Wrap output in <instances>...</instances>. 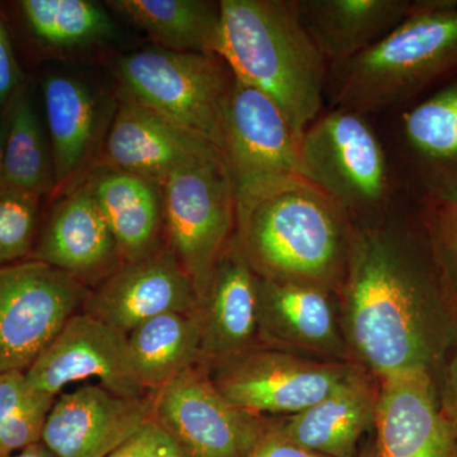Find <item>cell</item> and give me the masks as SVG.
<instances>
[{
  "label": "cell",
  "mask_w": 457,
  "mask_h": 457,
  "mask_svg": "<svg viewBox=\"0 0 457 457\" xmlns=\"http://www.w3.org/2000/svg\"><path fill=\"white\" fill-rule=\"evenodd\" d=\"M455 276L431 207L404 192L381 215L352 222L339 290L361 362L380 378L433 376L457 337Z\"/></svg>",
  "instance_id": "1"
},
{
  "label": "cell",
  "mask_w": 457,
  "mask_h": 457,
  "mask_svg": "<svg viewBox=\"0 0 457 457\" xmlns=\"http://www.w3.org/2000/svg\"><path fill=\"white\" fill-rule=\"evenodd\" d=\"M352 221L302 176L237 195L236 240L262 278L341 287Z\"/></svg>",
  "instance_id": "2"
},
{
  "label": "cell",
  "mask_w": 457,
  "mask_h": 457,
  "mask_svg": "<svg viewBox=\"0 0 457 457\" xmlns=\"http://www.w3.org/2000/svg\"><path fill=\"white\" fill-rule=\"evenodd\" d=\"M220 16L215 55L273 99L302 140L326 108L329 62L303 29L296 0H221Z\"/></svg>",
  "instance_id": "3"
},
{
  "label": "cell",
  "mask_w": 457,
  "mask_h": 457,
  "mask_svg": "<svg viewBox=\"0 0 457 457\" xmlns=\"http://www.w3.org/2000/svg\"><path fill=\"white\" fill-rule=\"evenodd\" d=\"M457 77V0H414L402 22L359 55L332 62L326 107L371 117L407 106Z\"/></svg>",
  "instance_id": "4"
},
{
  "label": "cell",
  "mask_w": 457,
  "mask_h": 457,
  "mask_svg": "<svg viewBox=\"0 0 457 457\" xmlns=\"http://www.w3.org/2000/svg\"><path fill=\"white\" fill-rule=\"evenodd\" d=\"M300 176L343 210L352 222L370 220L402 194L374 117L326 107L300 140Z\"/></svg>",
  "instance_id": "5"
},
{
  "label": "cell",
  "mask_w": 457,
  "mask_h": 457,
  "mask_svg": "<svg viewBox=\"0 0 457 457\" xmlns=\"http://www.w3.org/2000/svg\"><path fill=\"white\" fill-rule=\"evenodd\" d=\"M119 77L131 101L220 147L234 75L212 54L149 49L121 57Z\"/></svg>",
  "instance_id": "6"
},
{
  "label": "cell",
  "mask_w": 457,
  "mask_h": 457,
  "mask_svg": "<svg viewBox=\"0 0 457 457\" xmlns=\"http://www.w3.org/2000/svg\"><path fill=\"white\" fill-rule=\"evenodd\" d=\"M168 246L203 296L222 252L236 236L237 195L224 153L212 149L163 186Z\"/></svg>",
  "instance_id": "7"
},
{
  "label": "cell",
  "mask_w": 457,
  "mask_h": 457,
  "mask_svg": "<svg viewBox=\"0 0 457 457\" xmlns=\"http://www.w3.org/2000/svg\"><path fill=\"white\" fill-rule=\"evenodd\" d=\"M402 191L429 207L457 189V77L375 117Z\"/></svg>",
  "instance_id": "8"
},
{
  "label": "cell",
  "mask_w": 457,
  "mask_h": 457,
  "mask_svg": "<svg viewBox=\"0 0 457 457\" xmlns=\"http://www.w3.org/2000/svg\"><path fill=\"white\" fill-rule=\"evenodd\" d=\"M152 420L180 457H248L272 427L236 407L201 362L149 392Z\"/></svg>",
  "instance_id": "9"
},
{
  "label": "cell",
  "mask_w": 457,
  "mask_h": 457,
  "mask_svg": "<svg viewBox=\"0 0 457 457\" xmlns=\"http://www.w3.org/2000/svg\"><path fill=\"white\" fill-rule=\"evenodd\" d=\"M90 287L40 261L0 269V375L23 371L82 312Z\"/></svg>",
  "instance_id": "10"
},
{
  "label": "cell",
  "mask_w": 457,
  "mask_h": 457,
  "mask_svg": "<svg viewBox=\"0 0 457 457\" xmlns=\"http://www.w3.org/2000/svg\"><path fill=\"white\" fill-rule=\"evenodd\" d=\"M219 392L248 413H300L361 374L345 363L318 362L285 352L251 350L206 363Z\"/></svg>",
  "instance_id": "11"
},
{
  "label": "cell",
  "mask_w": 457,
  "mask_h": 457,
  "mask_svg": "<svg viewBox=\"0 0 457 457\" xmlns=\"http://www.w3.org/2000/svg\"><path fill=\"white\" fill-rule=\"evenodd\" d=\"M300 141L281 108L234 78L222 128V153L236 195L270 180L300 176Z\"/></svg>",
  "instance_id": "12"
},
{
  "label": "cell",
  "mask_w": 457,
  "mask_h": 457,
  "mask_svg": "<svg viewBox=\"0 0 457 457\" xmlns=\"http://www.w3.org/2000/svg\"><path fill=\"white\" fill-rule=\"evenodd\" d=\"M26 375L32 387L54 396L89 378L123 398L149 394L132 365L128 335L83 312L66 321Z\"/></svg>",
  "instance_id": "13"
},
{
  "label": "cell",
  "mask_w": 457,
  "mask_h": 457,
  "mask_svg": "<svg viewBox=\"0 0 457 457\" xmlns=\"http://www.w3.org/2000/svg\"><path fill=\"white\" fill-rule=\"evenodd\" d=\"M192 279L170 246L125 262L90 288L83 312L129 335L144 321L170 312H197Z\"/></svg>",
  "instance_id": "14"
},
{
  "label": "cell",
  "mask_w": 457,
  "mask_h": 457,
  "mask_svg": "<svg viewBox=\"0 0 457 457\" xmlns=\"http://www.w3.org/2000/svg\"><path fill=\"white\" fill-rule=\"evenodd\" d=\"M150 420L149 394L123 398L101 385H86L55 399L41 442L56 457H108Z\"/></svg>",
  "instance_id": "15"
},
{
  "label": "cell",
  "mask_w": 457,
  "mask_h": 457,
  "mask_svg": "<svg viewBox=\"0 0 457 457\" xmlns=\"http://www.w3.org/2000/svg\"><path fill=\"white\" fill-rule=\"evenodd\" d=\"M374 423L380 457H457L455 432L425 371L381 378Z\"/></svg>",
  "instance_id": "16"
},
{
  "label": "cell",
  "mask_w": 457,
  "mask_h": 457,
  "mask_svg": "<svg viewBox=\"0 0 457 457\" xmlns=\"http://www.w3.org/2000/svg\"><path fill=\"white\" fill-rule=\"evenodd\" d=\"M31 260L97 286L123 263L97 204L82 185L53 207L38 233Z\"/></svg>",
  "instance_id": "17"
},
{
  "label": "cell",
  "mask_w": 457,
  "mask_h": 457,
  "mask_svg": "<svg viewBox=\"0 0 457 457\" xmlns=\"http://www.w3.org/2000/svg\"><path fill=\"white\" fill-rule=\"evenodd\" d=\"M258 282L260 276L246 261L234 236L198 300L204 363L255 347V338L260 335Z\"/></svg>",
  "instance_id": "18"
},
{
  "label": "cell",
  "mask_w": 457,
  "mask_h": 457,
  "mask_svg": "<svg viewBox=\"0 0 457 457\" xmlns=\"http://www.w3.org/2000/svg\"><path fill=\"white\" fill-rule=\"evenodd\" d=\"M212 149L220 147L130 99L114 114L104 161L106 167L137 174L163 187L173 173Z\"/></svg>",
  "instance_id": "19"
},
{
  "label": "cell",
  "mask_w": 457,
  "mask_h": 457,
  "mask_svg": "<svg viewBox=\"0 0 457 457\" xmlns=\"http://www.w3.org/2000/svg\"><path fill=\"white\" fill-rule=\"evenodd\" d=\"M106 219L123 263L141 260L162 246L163 187L129 171L104 167L86 183Z\"/></svg>",
  "instance_id": "20"
},
{
  "label": "cell",
  "mask_w": 457,
  "mask_h": 457,
  "mask_svg": "<svg viewBox=\"0 0 457 457\" xmlns=\"http://www.w3.org/2000/svg\"><path fill=\"white\" fill-rule=\"evenodd\" d=\"M302 25L329 64L370 49L408 16L414 0H296Z\"/></svg>",
  "instance_id": "21"
},
{
  "label": "cell",
  "mask_w": 457,
  "mask_h": 457,
  "mask_svg": "<svg viewBox=\"0 0 457 457\" xmlns=\"http://www.w3.org/2000/svg\"><path fill=\"white\" fill-rule=\"evenodd\" d=\"M378 396L361 372L338 392L276 426L303 449L328 457H354L361 437L374 423Z\"/></svg>",
  "instance_id": "22"
},
{
  "label": "cell",
  "mask_w": 457,
  "mask_h": 457,
  "mask_svg": "<svg viewBox=\"0 0 457 457\" xmlns=\"http://www.w3.org/2000/svg\"><path fill=\"white\" fill-rule=\"evenodd\" d=\"M329 290L260 278V333L315 351L339 345Z\"/></svg>",
  "instance_id": "23"
},
{
  "label": "cell",
  "mask_w": 457,
  "mask_h": 457,
  "mask_svg": "<svg viewBox=\"0 0 457 457\" xmlns=\"http://www.w3.org/2000/svg\"><path fill=\"white\" fill-rule=\"evenodd\" d=\"M42 89L57 191L71 185L88 162L97 135V104L88 87L71 75H47Z\"/></svg>",
  "instance_id": "24"
},
{
  "label": "cell",
  "mask_w": 457,
  "mask_h": 457,
  "mask_svg": "<svg viewBox=\"0 0 457 457\" xmlns=\"http://www.w3.org/2000/svg\"><path fill=\"white\" fill-rule=\"evenodd\" d=\"M135 372L147 392L204 362L197 312H170L144 321L128 335Z\"/></svg>",
  "instance_id": "25"
},
{
  "label": "cell",
  "mask_w": 457,
  "mask_h": 457,
  "mask_svg": "<svg viewBox=\"0 0 457 457\" xmlns=\"http://www.w3.org/2000/svg\"><path fill=\"white\" fill-rule=\"evenodd\" d=\"M107 5L174 53L212 54L220 29V2L112 0Z\"/></svg>",
  "instance_id": "26"
},
{
  "label": "cell",
  "mask_w": 457,
  "mask_h": 457,
  "mask_svg": "<svg viewBox=\"0 0 457 457\" xmlns=\"http://www.w3.org/2000/svg\"><path fill=\"white\" fill-rule=\"evenodd\" d=\"M5 137L0 186L46 196L56 191L51 146L45 137L26 86H21L7 104Z\"/></svg>",
  "instance_id": "27"
},
{
  "label": "cell",
  "mask_w": 457,
  "mask_h": 457,
  "mask_svg": "<svg viewBox=\"0 0 457 457\" xmlns=\"http://www.w3.org/2000/svg\"><path fill=\"white\" fill-rule=\"evenodd\" d=\"M21 11L33 35L55 49H74L107 40L114 23L89 0H23Z\"/></svg>",
  "instance_id": "28"
},
{
  "label": "cell",
  "mask_w": 457,
  "mask_h": 457,
  "mask_svg": "<svg viewBox=\"0 0 457 457\" xmlns=\"http://www.w3.org/2000/svg\"><path fill=\"white\" fill-rule=\"evenodd\" d=\"M55 399L32 387L26 372L0 375V457L41 442Z\"/></svg>",
  "instance_id": "29"
},
{
  "label": "cell",
  "mask_w": 457,
  "mask_h": 457,
  "mask_svg": "<svg viewBox=\"0 0 457 457\" xmlns=\"http://www.w3.org/2000/svg\"><path fill=\"white\" fill-rule=\"evenodd\" d=\"M41 197L0 186V269L29 260L37 242Z\"/></svg>",
  "instance_id": "30"
},
{
  "label": "cell",
  "mask_w": 457,
  "mask_h": 457,
  "mask_svg": "<svg viewBox=\"0 0 457 457\" xmlns=\"http://www.w3.org/2000/svg\"><path fill=\"white\" fill-rule=\"evenodd\" d=\"M108 457H180L174 445L152 420Z\"/></svg>",
  "instance_id": "31"
},
{
  "label": "cell",
  "mask_w": 457,
  "mask_h": 457,
  "mask_svg": "<svg viewBox=\"0 0 457 457\" xmlns=\"http://www.w3.org/2000/svg\"><path fill=\"white\" fill-rule=\"evenodd\" d=\"M431 209L438 240L457 275V189L453 196Z\"/></svg>",
  "instance_id": "32"
},
{
  "label": "cell",
  "mask_w": 457,
  "mask_h": 457,
  "mask_svg": "<svg viewBox=\"0 0 457 457\" xmlns=\"http://www.w3.org/2000/svg\"><path fill=\"white\" fill-rule=\"evenodd\" d=\"M22 84V71L12 49L7 29L0 21V107L7 106L9 99Z\"/></svg>",
  "instance_id": "33"
},
{
  "label": "cell",
  "mask_w": 457,
  "mask_h": 457,
  "mask_svg": "<svg viewBox=\"0 0 457 457\" xmlns=\"http://www.w3.org/2000/svg\"><path fill=\"white\" fill-rule=\"evenodd\" d=\"M248 457H328L303 449L295 442L286 438L278 431V426L272 425L263 438L258 442L257 446Z\"/></svg>",
  "instance_id": "34"
},
{
  "label": "cell",
  "mask_w": 457,
  "mask_h": 457,
  "mask_svg": "<svg viewBox=\"0 0 457 457\" xmlns=\"http://www.w3.org/2000/svg\"><path fill=\"white\" fill-rule=\"evenodd\" d=\"M440 405L457 437V347L445 371Z\"/></svg>",
  "instance_id": "35"
},
{
  "label": "cell",
  "mask_w": 457,
  "mask_h": 457,
  "mask_svg": "<svg viewBox=\"0 0 457 457\" xmlns=\"http://www.w3.org/2000/svg\"><path fill=\"white\" fill-rule=\"evenodd\" d=\"M8 130L7 106L0 107V182H2L3 156H4L5 137Z\"/></svg>",
  "instance_id": "36"
},
{
  "label": "cell",
  "mask_w": 457,
  "mask_h": 457,
  "mask_svg": "<svg viewBox=\"0 0 457 457\" xmlns=\"http://www.w3.org/2000/svg\"><path fill=\"white\" fill-rule=\"evenodd\" d=\"M9 457H56L42 442L26 447L25 450Z\"/></svg>",
  "instance_id": "37"
},
{
  "label": "cell",
  "mask_w": 457,
  "mask_h": 457,
  "mask_svg": "<svg viewBox=\"0 0 457 457\" xmlns=\"http://www.w3.org/2000/svg\"><path fill=\"white\" fill-rule=\"evenodd\" d=\"M359 457H380L378 456V447L370 446L368 449H365L361 453Z\"/></svg>",
  "instance_id": "38"
}]
</instances>
